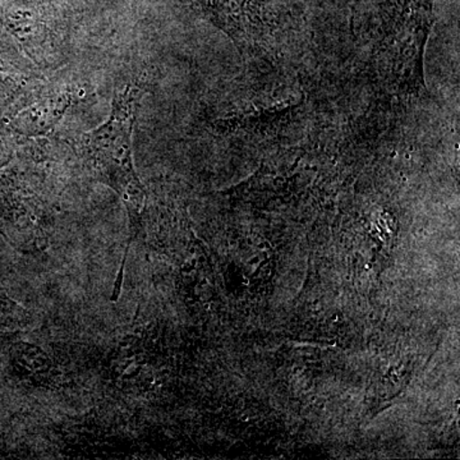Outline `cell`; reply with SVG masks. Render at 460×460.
I'll return each mask as SVG.
<instances>
[{"label":"cell","mask_w":460,"mask_h":460,"mask_svg":"<svg viewBox=\"0 0 460 460\" xmlns=\"http://www.w3.org/2000/svg\"><path fill=\"white\" fill-rule=\"evenodd\" d=\"M140 93L136 84L118 91L107 122L84 133L77 144L91 171L123 199L131 220V239L137 234L146 199L133 160V131Z\"/></svg>","instance_id":"1"}]
</instances>
